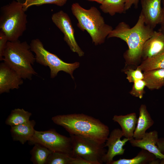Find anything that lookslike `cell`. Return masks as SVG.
I'll return each instance as SVG.
<instances>
[{"mask_svg": "<svg viewBox=\"0 0 164 164\" xmlns=\"http://www.w3.org/2000/svg\"><path fill=\"white\" fill-rule=\"evenodd\" d=\"M52 120L70 134L88 138L105 143L109 135L108 127L98 119L83 114L57 115Z\"/></svg>", "mask_w": 164, "mask_h": 164, "instance_id": "cell-1", "label": "cell"}, {"mask_svg": "<svg viewBox=\"0 0 164 164\" xmlns=\"http://www.w3.org/2000/svg\"><path fill=\"white\" fill-rule=\"evenodd\" d=\"M154 31V29L145 24L144 17L141 12L133 27L131 28L124 22H120L107 38L116 37L125 41L128 46L125 57L128 62L134 63L142 57L144 45Z\"/></svg>", "mask_w": 164, "mask_h": 164, "instance_id": "cell-2", "label": "cell"}, {"mask_svg": "<svg viewBox=\"0 0 164 164\" xmlns=\"http://www.w3.org/2000/svg\"><path fill=\"white\" fill-rule=\"evenodd\" d=\"M71 10L78 21L77 27L82 31H86L95 45L104 43L105 39L113 29L105 23L97 9L93 6L87 9L78 3H73Z\"/></svg>", "mask_w": 164, "mask_h": 164, "instance_id": "cell-3", "label": "cell"}, {"mask_svg": "<svg viewBox=\"0 0 164 164\" xmlns=\"http://www.w3.org/2000/svg\"><path fill=\"white\" fill-rule=\"evenodd\" d=\"M3 60L23 79L31 80L33 75L37 74L32 67L35 56L26 41H8Z\"/></svg>", "mask_w": 164, "mask_h": 164, "instance_id": "cell-4", "label": "cell"}, {"mask_svg": "<svg viewBox=\"0 0 164 164\" xmlns=\"http://www.w3.org/2000/svg\"><path fill=\"white\" fill-rule=\"evenodd\" d=\"M22 4L13 0L2 7L0 12V29L9 41L19 40L26 29L27 15Z\"/></svg>", "mask_w": 164, "mask_h": 164, "instance_id": "cell-5", "label": "cell"}, {"mask_svg": "<svg viewBox=\"0 0 164 164\" xmlns=\"http://www.w3.org/2000/svg\"><path fill=\"white\" fill-rule=\"evenodd\" d=\"M31 51L35 54L36 61L39 64L49 67L50 76L54 78L60 71L69 74L73 79V71L78 68L79 63H68L64 62L56 55L46 50L42 42L38 39L32 40L30 44Z\"/></svg>", "mask_w": 164, "mask_h": 164, "instance_id": "cell-6", "label": "cell"}, {"mask_svg": "<svg viewBox=\"0 0 164 164\" xmlns=\"http://www.w3.org/2000/svg\"><path fill=\"white\" fill-rule=\"evenodd\" d=\"M70 135L72 142V157H80L95 164L103 163V157L107 152L105 143L80 135Z\"/></svg>", "mask_w": 164, "mask_h": 164, "instance_id": "cell-7", "label": "cell"}, {"mask_svg": "<svg viewBox=\"0 0 164 164\" xmlns=\"http://www.w3.org/2000/svg\"><path fill=\"white\" fill-rule=\"evenodd\" d=\"M29 141L32 144L36 143L40 144L53 152L64 153L72 157V145L71 137L62 135L54 129L43 131L35 130L33 135Z\"/></svg>", "mask_w": 164, "mask_h": 164, "instance_id": "cell-8", "label": "cell"}, {"mask_svg": "<svg viewBox=\"0 0 164 164\" xmlns=\"http://www.w3.org/2000/svg\"><path fill=\"white\" fill-rule=\"evenodd\" d=\"M52 21L64 34L63 39L71 50L79 56L84 55V52L78 45L75 38L74 30L68 15L62 10L53 14Z\"/></svg>", "mask_w": 164, "mask_h": 164, "instance_id": "cell-9", "label": "cell"}, {"mask_svg": "<svg viewBox=\"0 0 164 164\" xmlns=\"http://www.w3.org/2000/svg\"><path fill=\"white\" fill-rule=\"evenodd\" d=\"M123 136L121 130L118 128L114 129L109 134L105 143V147H108V149L103 157V163L110 164L114 157L124 154L125 149L123 147L131 138H125L121 140Z\"/></svg>", "mask_w": 164, "mask_h": 164, "instance_id": "cell-10", "label": "cell"}, {"mask_svg": "<svg viewBox=\"0 0 164 164\" xmlns=\"http://www.w3.org/2000/svg\"><path fill=\"white\" fill-rule=\"evenodd\" d=\"M141 12L143 16L145 24L154 29L160 24L162 16V0H140Z\"/></svg>", "mask_w": 164, "mask_h": 164, "instance_id": "cell-11", "label": "cell"}, {"mask_svg": "<svg viewBox=\"0 0 164 164\" xmlns=\"http://www.w3.org/2000/svg\"><path fill=\"white\" fill-rule=\"evenodd\" d=\"M23 79L5 62L0 64V94L18 89L23 83Z\"/></svg>", "mask_w": 164, "mask_h": 164, "instance_id": "cell-12", "label": "cell"}, {"mask_svg": "<svg viewBox=\"0 0 164 164\" xmlns=\"http://www.w3.org/2000/svg\"><path fill=\"white\" fill-rule=\"evenodd\" d=\"M158 139V132L154 130L146 132L141 139H135L133 138L129 141L132 146L146 150L154 154L156 159L161 160L164 159V155L161 152L157 146Z\"/></svg>", "mask_w": 164, "mask_h": 164, "instance_id": "cell-13", "label": "cell"}, {"mask_svg": "<svg viewBox=\"0 0 164 164\" xmlns=\"http://www.w3.org/2000/svg\"><path fill=\"white\" fill-rule=\"evenodd\" d=\"M164 51V35L160 31H154L152 36L145 43L142 57L144 60Z\"/></svg>", "mask_w": 164, "mask_h": 164, "instance_id": "cell-14", "label": "cell"}, {"mask_svg": "<svg viewBox=\"0 0 164 164\" xmlns=\"http://www.w3.org/2000/svg\"><path fill=\"white\" fill-rule=\"evenodd\" d=\"M35 125V121L32 120L21 125L11 127L10 132L13 140L18 141L22 144L29 141L34 134Z\"/></svg>", "mask_w": 164, "mask_h": 164, "instance_id": "cell-15", "label": "cell"}, {"mask_svg": "<svg viewBox=\"0 0 164 164\" xmlns=\"http://www.w3.org/2000/svg\"><path fill=\"white\" fill-rule=\"evenodd\" d=\"M112 119L120 125L123 136L130 139L133 138L138 121L136 113L133 112L125 115H115Z\"/></svg>", "mask_w": 164, "mask_h": 164, "instance_id": "cell-16", "label": "cell"}, {"mask_svg": "<svg viewBox=\"0 0 164 164\" xmlns=\"http://www.w3.org/2000/svg\"><path fill=\"white\" fill-rule=\"evenodd\" d=\"M154 123V121L148 111L146 106L142 104L139 108V116L133 138L135 139L142 138L147 130L151 127Z\"/></svg>", "mask_w": 164, "mask_h": 164, "instance_id": "cell-17", "label": "cell"}, {"mask_svg": "<svg viewBox=\"0 0 164 164\" xmlns=\"http://www.w3.org/2000/svg\"><path fill=\"white\" fill-rule=\"evenodd\" d=\"M146 86L151 90L159 89L164 86V69L144 72Z\"/></svg>", "mask_w": 164, "mask_h": 164, "instance_id": "cell-18", "label": "cell"}, {"mask_svg": "<svg viewBox=\"0 0 164 164\" xmlns=\"http://www.w3.org/2000/svg\"><path fill=\"white\" fill-rule=\"evenodd\" d=\"M156 159L154 154L142 149L136 156L132 158H120L116 160H113L110 164H149L152 161Z\"/></svg>", "mask_w": 164, "mask_h": 164, "instance_id": "cell-19", "label": "cell"}, {"mask_svg": "<svg viewBox=\"0 0 164 164\" xmlns=\"http://www.w3.org/2000/svg\"><path fill=\"white\" fill-rule=\"evenodd\" d=\"M127 0H104L100 6V9L105 13L113 16L116 13H125Z\"/></svg>", "mask_w": 164, "mask_h": 164, "instance_id": "cell-20", "label": "cell"}, {"mask_svg": "<svg viewBox=\"0 0 164 164\" xmlns=\"http://www.w3.org/2000/svg\"><path fill=\"white\" fill-rule=\"evenodd\" d=\"M31 115V113L23 108H15L11 111L5 123L11 127L21 125L29 121Z\"/></svg>", "mask_w": 164, "mask_h": 164, "instance_id": "cell-21", "label": "cell"}, {"mask_svg": "<svg viewBox=\"0 0 164 164\" xmlns=\"http://www.w3.org/2000/svg\"><path fill=\"white\" fill-rule=\"evenodd\" d=\"M34 145L30 151L31 161L34 164H46L48 158L53 152L39 143Z\"/></svg>", "mask_w": 164, "mask_h": 164, "instance_id": "cell-22", "label": "cell"}, {"mask_svg": "<svg viewBox=\"0 0 164 164\" xmlns=\"http://www.w3.org/2000/svg\"><path fill=\"white\" fill-rule=\"evenodd\" d=\"M144 60L138 67L144 72L164 69V51Z\"/></svg>", "mask_w": 164, "mask_h": 164, "instance_id": "cell-23", "label": "cell"}, {"mask_svg": "<svg viewBox=\"0 0 164 164\" xmlns=\"http://www.w3.org/2000/svg\"><path fill=\"white\" fill-rule=\"evenodd\" d=\"M22 5L24 11L32 6H39L44 4H54L59 6H63L67 0H16Z\"/></svg>", "mask_w": 164, "mask_h": 164, "instance_id": "cell-24", "label": "cell"}, {"mask_svg": "<svg viewBox=\"0 0 164 164\" xmlns=\"http://www.w3.org/2000/svg\"><path fill=\"white\" fill-rule=\"evenodd\" d=\"M72 157L67 154L52 152L49 157L47 164H70Z\"/></svg>", "mask_w": 164, "mask_h": 164, "instance_id": "cell-25", "label": "cell"}, {"mask_svg": "<svg viewBox=\"0 0 164 164\" xmlns=\"http://www.w3.org/2000/svg\"><path fill=\"white\" fill-rule=\"evenodd\" d=\"M145 86H146V84L143 80L137 81L134 83L130 93L134 97L142 99L144 93Z\"/></svg>", "mask_w": 164, "mask_h": 164, "instance_id": "cell-26", "label": "cell"}, {"mask_svg": "<svg viewBox=\"0 0 164 164\" xmlns=\"http://www.w3.org/2000/svg\"><path fill=\"white\" fill-rule=\"evenodd\" d=\"M142 71L138 67L135 70L128 69L125 72L127 75L126 78L129 82L133 83L139 80H143L144 74Z\"/></svg>", "mask_w": 164, "mask_h": 164, "instance_id": "cell-27", "label": "cell"}, {"mask_svg": "<svg viewBox=\"0 0 164 164\" xmlns=\"http://www.w3.org/2000/svg\"><path fill=\"white\" fill-rule=\"evenodd\" d=\"M8 38L2 30L0 31V60L2 61L3 56L8 41Z\"/></svg>", "mask_w": 164, "mask_h": 164, "instance_id": "cell-28", "label": "cell"}, {"mask_svg": "<svg viewBox=\"0 0 164 164\" xmlns=\"http://www.w3.org/2000/svg\"><path fill=\"white\" fill-rule=\"evenodd\" d=\"M70 164H95L92 162L88 161L80 157H72Z\"/></svg>", "mask_w": 164, "mask_h": 164, "instance_id": "cell-29", "label": "cell"}, {"mask_svg": "<svg viewBox=\"0 0 164 164\" xmlns=\"http://www.w3.org/2000/svg\"><path fill=\"white\" fill-rule=\"evenodd\" d=\"M139 0H127L125 4V9L126 11L129 9L133 5L136 8L138 6Z\"/></svg>", "mask_w": 164, "mask_h": 164, "instance_id": "cell-30", "label": "cell"}, {"mask_svg": "<svg viewBox=\"0 0 164 164\" xmlns=\"http://www.w3.org/2000/svg\"><path fill=\"white\" fill-rule=\"evenodd\" d=\"M156 145L161 152L164 155V138H159Z\"/></svg>", "mask_w": 164, "mask_h": 164, "instance_id": "cell-31", "label": "cell"}, {"mask_svg": "<svg viewBox=\"0 0 164 164\" xmlns=\"http://www.w3.org/2000/svg\"><path fill=\"white\" fill-rule=\"evenodd\" d=\"M162 16L161 22L160 23V28L159 31H161L164 35V0H162Z\"/></svg>", "mask_w": 164, "mask_h": 164, "instance_id": "cell-32", "label": "cell"}, {"mask_svg": "<svg viewBox=\"0 0 164 164\" xmlns=\"http://www.w3.org/2000/svg\"><path fill=\"white\" fill-rule=\"evenodd\" d=\"M161 159H156L152 161L149 164H160Z\"/></svg>", "mask_w": 164, "mask_h": 164, "instance_id": "cell-33", "label": "cell"}, {"mask_svg": "<svg viewBox=\"0 0 164 164\" xmlns=\"http://www.w3.org/2000/svg\"><path fill=\"white\" fill-rule=\"evenodd\" d=\"M90 2H95L97 3L101 4L104 0H86Z\"/></svg>", "mask_w": 164, "mask_h": 164, "instance_id": "cell-34", "label": "cell"}, {"mask_svg": "<svg viewBox=\"0 0 164 164\" xmlns=\"http://www.w3.org/2000/svg\"><path fill=\"white\" fill-rule=\"evenodd\" d=\"M161 160L160 164H164V159H162Z\"/></svg>", "mask_w": 164, "mask_h": 164, "instance_id": "cell-35", "label": "cell"}]
</instances>
